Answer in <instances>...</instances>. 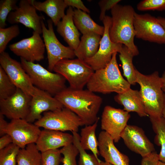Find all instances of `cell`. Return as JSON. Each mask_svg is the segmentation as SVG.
<instances>
[{
    "instance_id": "obj_1",
    "label": "cell",
    "mask_w": 165,
    "mask_h": 165,
    "mask_svg": "<svg viewBox=\"0 0 165 165\" xmlns=\"http://www.w3.org/2000/svg\"><path fill=\"white\" fill-rule=\"evenodd\" d=\"M64 106L75 113L83 125L94 123L99 120L98 112L102 99L88 89H75L66 87L54 96Z\"/></svg>"
},
{
    "instance_id": "obj_2",
    "label": "cell",
    "mask_w": 165,
    "mask_h": 165,
    "mask_svg": "<svg viewBox=\"0 0 165 165\" xmlns=\"http://www.w3.org/2000/svg\"><path fill=\"white\" fill-rule=\"evenodd\" d=\"M112 24L109 30V36L114 43H121L127 47L134 56L139 52L134 44L135 32L134 20L135 12L130 5L118 4L111 9Z\"/></svg>"
},
{
    "instance_id": "obj_3",
    "label": "cell",
    "mask_w": 165,
    "mask_h": 165,
    "mask_svg": "<svg viewBox=\"0 0 165 165\" xmlns=\"http://www.w3.org/2000/svg\"><path fill=\"white\" fill-rule=\"evenodd\" d=\"M114 53L109 63L104 68L94 71L86 85L87 89L94 93L103 94L123 93L130 88V84L122 76Z\"/></svg>"
},
{
    "instance_id": "obj_4",
    "label": "cell",
    "mask_w": 165,
    "mask_h": 165,
    "mask_svg": "<svg viewBox=\"0 0 165 165\" xmlns=\"http://www.w3.org/2000/svg\"><path fill=\"white\" fill-rule=\"evenodd\" d=\"M135 73L136 82L140 86L139 91L146 112L149 117L162 116L165 95L159 72L155 71L150 75H145L136 69Z\"/></svg>"
},
{
    "instance_id": "obj_5",
    "label": "cell",
    "mask_w": 165,
    "mask_h": 165,
    "mask_svg": "<svg viewBox=\"0 0 165 165\" xmlns=\"http://www.w3.org/2000/svg\"><path fill=\"white\" fill-rule=\"evenodd\" d=\"M20 58L23 68L35 86L54 97L67 87L66 80L61 75L51 72L39 64Z\"/></svg>"
},
{
    "instance_id": "obj_6",
    "label": "cell",
    "mask_w": 165,
    "mask_h": 165,
    "mask_svg": "<svg viewBox=\"0 0 165 165\" xmlns=\"http://www.w3.org/2000/svg\"><path fill=\"white\" fill-rule=\"evenodd\" d=\"M53 71L63 76L68 81L69 87L75 89H83L94 72L84 60L78 58L60 61Z\"/></svg>"
},
{
    "instance_id": "obj_7",
    "label": "cell",
    "mask_w": 165,
    "mask_h": 165,
    "mask_svg": "<svg viewBox=\"0 0 165 165\" xmlns=\"http://www.w3.org/2000/svg\"><path fill=\"white\" fill-rule=\"evenodd\" d=\"M34 124L39 127L64 132H77L79 127L83 124L79 117L69 109L63 108L43 113Z\"/></svg>"
},
{
    "instance_id": "obj_8",
    "label": "cell",
    "mask_w": 165,
    "mask_h": 165,
    "mask_svg": "<svg viewBox=\"0 0 165 165\" xmlns=\"http://www.w3.org/2000/svg\"><path fill=\"white\" fill-rule=\"evenodd\" d=\"M47 22V28L43 20L42 21V34L47 52L48 70L51 72L60 61L64 59H73L75 56L73 49L65 46L58 40L54 32L51 20L49 19Z\"/></svg>"
},
{
    "instance_id": "obj_9",
    "label": "cell",
    "mask_w": 165,
    "mask_h": 165,
    "mask_svg": "<svg viewBox=\"0 0 165 165\" xmlns=\"http://www.w3.org/2000/svg\"><path fill=\"white\" fill-rule=\"evenodd\" d=\"M134 25L137 38L159 44H165V29L157 18L148 13H135Z\"/></svg>"
},
{
    "instance_id": "obj_10",
    "label": "cell",
    "mask_w": 165,
    "mask_h": 165,
    "mask_svg": "<svg viewBox=\"0 0 165 165\" xmlns=\"http://www.w3.org/2000/svg\"><path fill=\"white\" fill-rule=\"evenodd\" d=\"M102 22L104 32L98 50L93 57L84 60L94 71L105 68L111 61L113 54L119 53L123 46L121 43L113 42L110 39L109 30L112 24L111 17L106 15Z\"/></svg>"
},
{
    "instance_id": "obj_11",
    "label": "cell",
    "mask_w": 165,
    "mask_h": 165,
    "mask_svg": "<svg viewBox=\"0 0 165 165\" xmlns=\"http://www.w3.org/2000/svg\"><path fill=\"white\" fill-rule=\"evenodd\" d=\"M0 64L16 88L29 95L31 96L33 95L35 86L32 84L21 63L13 59L8 53L4 52L0 54Z\"/></svg>"
},
{
    "instance_id": "obj_12",
    "label": "cell",
    "mask_w": 165,
    "mask_h": 165,
    "mask_svg": "<svg viewBox=\"0 0 165 165\" xmlns=\"http://www.w3.org/2000/svg\"><path fill=\"white\" fill-rule=\"evenodd\" d=\"M40 35L33 31L31 37L10 45L9 48L16 55L27 61H40L44 59L46 48Z\"/></svg>"
},
{
    "instance_id": "obj_13",
    "label": "cell",
    "mask_w": 165,
    "mask_h": 165,
    "mask_svg": "<svg viewBox=\"0 0 165 165\" xmlns=\"http://www.w3.org/2000/svg\"><path fill=\"white\" fill-rule=\"evenodd\" d=\"M130 117L129 113L123 109L107 105L101 116V129L111 137L114 142H118Z\"/></svg>"
},
{
    "instance_id": "obj_14",
    "label": "cell",
    "mask_w": 165,
    "mask_h": 165,
    "mask_svg": "<svg viewBox=\"0 0 165 165\" xmlns=\"http://www.w3.org/2000/svg\"><path fill=\"white\" fill-rule=\"evenodd\" d=\"M41 131L35 124L24 119H17L11 120L9 123L6 134L10 135L13 143L21 149L28 144L35 143Z\"/></svg>"
},
{
    "instance_id": "obj_15",
    "label": "cell",
    "mask_w": 165,
    "mask_h": 165,
    "mask_svg": "<svg viewBox=\"0 0 165 165\" xmlns=\"http://www.w3.org/2000/svg\"><path fill=\"white\" fill-rule=\"evenodd\" d=\"M31 96L17 88L9 97L0 100V114L10 119H25L29 113Z\"/></svg>"
},
{
    "instance_id": "obj_16",
    "label": "cell",
    "mask_w": 165,
    "mask_h": 165,
    "mask_svg": "<svg viewBox=\"0 0 165 165\" xmlns=\"http://www.w3.org/2000/svg\"><path fill=\"white\" fill-rule=\"evenodd\" d=\"M30 0H21L17 8L9 13L7 21L13 25L22 24L41 34L42 32V21L44 17L39 15Z\"/></svg>"
},
{
    "instance_id": "obj_17",
    "label": "cell",
    "mask_w": 165,
    "mask_h": 165,
    "mask_svg": "<svg viewBox=\"0 0 165 165\" xmlns=\"http://www.w3.org/2000/svg\"><path fill=\"white\" fill-rule=\"evenodd\" d=\"M127 147L142 157L155 151L153 144L145 135L141 128L127 125L120 135Z\"/></svg>"
},
{
    "instance_id": "obj_18",
    "label": "cell",
    "mask_w": 165,
    "mask_h": 165,
    "mask_svg": "<svg viewBox=\"0 0 165 165\" xmlns=\"http://www.w3.org/2000/svg\"><path fill=\"white\" fill-rule=\"evenodd\" d=\"M64 107L54 97L35 87L34 93L31 96L29 113L25 120L32 123L41 119L42 113Z\"/></svg>"
},
{
    "instance_id": "obj_19",
    "label": "cell",
    "mask_w": 165,
    "mask_h": 165,
    "mask_svg": "<svg viewBox=\"0 0 165 165\" xmlns=\"http://www.w3.org/2000/svg\"><path fill=\"white\" fill-rule=\"evenodd\" d=\"M72 134L63 132L44 129L41 131L35 144L41 152L57 149L73 143Z\"/></svg>"
},
{
    "instance_id": "obj_20",
    "label": "cell",
    "mask_w": 165,
    "mask_h": 165,
    "mask_svg": "<svg viewBox=\"0 0 165 165\" xmlns=\"http://www.w3.org/2000/svg\"><path fill=\"white\" fill-rule=\"evenodd\" d=\"M98 141L99 154L105 162L112 165H129V157L118 149L113 139L106 132L100 133Z\"/></svg>"
},
{
    "instance_id": "obj_21",
    "label": "cell",
    "mask_w": 165,
    "mask_h": 165,
    "mask_svg": "<svg viewBox=\"0 0 165 165\" xmlns=\"http://www.w3.org/2000/svg\"><path fill=\"white\" fill-rule=\"evenodd\" d=\"M74 10L69 7L66 14L57 24V31L63 38L69 46L75 50L79 46L80 40V34L75 26L73 19Z\"/></svg>"
},
{
    "instance_id": "obj_22",
    "label": "cell",
    "mask_w": 165,
    "mask_h": 165,
    "mask_svg": "<svg viewBox=\"0 0 165 165\" xmlns=\"http://www.w3.org/2000/svg\"><path fill=\"white\" fill-rule=\"evenodd\" d=\"M114 99L128 112H136L141 117L149 116L145 112L139 91L130 88L123 93L117 94Z\"/></svg>"
},
{
    "instance_id": "obj_23",
    "label": "cell",
    "mask_w": 165,
    "mask_h": 165,
    "mask_svg": "<svg viewBox=\"0 0 165 165\" xmlns=\"http://www.w3.org/2000/svg\"><path fill=\"white\" fill-rule=\"evenodd\" d=\"M37 10L43 12L56 26L65 15L64 10L68 7L63 0H46L43 2L30 0Z\"/></svg>"
},
{
    "instance_id": "obj_24",
    "label": "cell",
    "mask_w": 165,
    "mask_h": 165,
    "mask_svg": "<svg viewBox=\"0 0 165 165\" xmlns=\"http://www.w3.org/2000/svg\"><path fill=\"white\" fill-rule=\"evenodd\" d=\"M101 36L92 33L83 35L79 46L74 50L75 56L84 61L93 57L98 50Z\"/></svg>"
},
{
    "instance_id": "obj_25",
    "label": "cell",
    "mask_w": 165,
    "mask_h": 165,
    "mask_svg": "<svg viewBox=\"0 0 165 165\" xmlns=\"http://www.w3.org/2000/svg\"><path fill=\"white\" fill-rule=\"evenodd\" d=\"M73 19L76 27L82 35L92 33L103 35L104 26L95 23L86 13L75 9L74 10Z\"/></svg>"
},
{
    "instance_id": "obj_26",
    "label": "cell",
    "mask_w": 165,
    "mask_h": 165,
    "mask_svg": "<svg viewBox=\"0 0 165 165\" xmlns=\"http://www.w3.org/2000/svg\"><path fill=\"white\" fill-rule=\"evenodd\" d=\"M98 120L92 125L85 126L81 129L79 139L82 147L85 150H90L97 159L100 154L95 132Z\"/></svg>"
},
{
    "instance_id": "obj_27",
    "label": "cell",
    "mask_w": 165,
    "mask_h": 165,
    "mask_svg": "<svg viewBox=\"0 0 165 165\" xmlns=\"http://www.w3.org/2000/svg\"><path fill=\"white\" fill-rule=\"evenodd\" d=\"M35 143L20 149L16 157L17 165H42L41 153Z\"/></svg>"
},
{
    "instance_id": "obj_28",
    "label": "cell",
    "mask_w": 165,
    "mask_h": 165,
    "mask_svg": "<svg viewBox=\"0 0 165 165\" xmlns=\"http://www.w3.org/2000/svg\"><path fill=\"white\" fill-rule=\"evenodd\" d=\"M149 118L153 130L156 134L154 142L158 146H161L158 154L159 160L165 163V119L163 116Z\"/></svg>"
},
{
    "instance_id": "obj_29",
    "label": "cell",
    "mask_w": 165,
    "mask_h": 165,
    "mask_svg": "<svg viewBox=\"0 0 165 165\" xmlns=\"http://www.w3.org/2000/svg\"><path fill=\"white\" fill-rule=\"evenodd\" d=\"M119 53V58L122 64L124 75L130 85H135L137 83L136 68L133 63V54L125 46H123Z\"/></svg>"
},
{
    "instance_id": "obj_30",
    "label": "cell",
    "mask_w": 165,
    "mask_h": 165,
    "mask_svg": "<svg viewBox=\"0 0 165 165\" xmlns=\"http://www.w3.org/2000/svg\"><path fill=\"white\" fill-rule=\"evenodd\" d=\"M73 137V144L78 149L79 157L78 165H100L101 160L93 154L87 153L81 145L80 135L76 132H72Z\"/></svg>"
},
{
    "instance_id": "obj_31",
    "label": "cell",
    "mask_w": 165,
    "mask_h": 165,
    "mask_svg": "<svg viewBox=\"0 0 165 165\" xmlns=\"http://www.w3.org/2000/svg\"><path fill=\"white\" fill-rule=\"evenodd\" d=\"M20 148L13 143L0 150V165H17Z\"/></svg>"
},
{
    "instance_id": "obj_32",
    "label": "cell",
    "mask_w": 165,
    "mask_h": 165,
    "mask_svg": "<svg viewBox=\"0 0 165 165\" xmlns=\"http://www.w3.org/2000/svg\"><path fill=\"white\" fill-rule=\"evenodd\" d=\"M16 89L5 71L0 66V100L5 99L12 95Z\"/></svg>"
},
{
    "instance_id": "obj_33",
    "label": "cell",
    "mask_w": 165,
    "mask_h": 165,
    "mask_svg": "<svg viewBox=\"0 0 165 165\" xmlns=\"http://www.w3.org/2000/svg\"><path fill=\"white\" fill-rule=\"evenodd\" d=\"M20 33L19 27L17 24L7 28H0V53L5 52L9 42Z\"/></svg>"
},
{
    "instance_id": "obj_34",
    "label": "cell",
    "mask_w": 165,
    "mask_h": 165,
    "mask_svg": "<svg viewBox=\"0 0 165 165\" xmlns=\"http://www.w3.org/2000/svg\"><path fill=\"white\" fill-rule=\"evenodd\" d=\"M17 0H1L0 1V28L7 25L6 21L9 13L17 7Z\"/></svg>"
},
{
    "instance_id": "obj_35",
    "label": "cell",
    "mask_w": 165,
    "mask_h": 165,
    "mask_svg": "<svg viewBox=\"0 0 165 165\" xmlns=\"http://www.w3.org/2000/svg\"><path fill=\"white\" fill-rule=\"evenodd\" d=\"M60 150L64 156L62 161L63 165H78L76 157L79 151L73 143L64 146Z\"/></svg>"
},
{
    "instance_id": "obj_36",
    "label": "cell",
    "mask_w": 165,
    "mask_h": 165,
    "mask_svg": "<svg viewBox=\"0 0 165 165\" xmlns=\"http://www.w3.org/2000/svg\"><path fill=\"white\" fill-rule=\"evenodd\" d=\"M42 165H60L62 158L60 150H51L41 152Z\"/></svg>"
},
{
    "instance_id": "obj_37",
    "label": "cell",
    "mask_w": 165,
    "mask_h": 165,
    "mask_svg": "<svg viewBox=\"0 0 165 165\" xmlns=\"http://www.w3.org/2000/svg\"><path fill=\"white\" fill-rule=\"evenodd\" d=\"M138 10L146 11H165V0H143L137 6Z\"/></svg>"
},
{
    "instance_id": "obj_38",
    "label": "cell",
    "mask_w": 165,
    "mask_h": 165,
    "mask_svg": "<svg viewBox=\"0 0 165 165\" xmlns=\"http://www.w3.org/2000/svg\"><path fill=\"white\" fill-rule=\"evenodd\" d=\"M120 0H101L98 3L101 10L99 19L102 21L105 16L106 11L111 9L120 2Z\"/></svg>"
},
{
    "instance_id": "obj_39",
    "label": "cell",
    "mask_w": 165,
    "mask_h": 165,
    "mask_svg": "<svg viewBox=\"0 0 165 165\" xmlns=\"http://www.w3.org/2000/svg\"><path fill=\"white\" fill-rule=\"evenodd\" d=\"M159 161L158 154L155 151L142 157L141 165H157Z\"/></svg>"
},
{
    "instance_id": "obj_40",
    "label": "cell",
    "mask_w": 165,
    "mask_h": 165,
    "mask_svg": "<svg viewBox=\"0 0 165 165\" xmlns=\"http://www.w3.org/2000/svg\"><path fill=\"white\" fill-rule=\"evenodd\" d=\"M68 6L75 7L86 13H90V11L84 5L81 0H64Z\"/></svg>"
},
{
    "instance_id": "obj_41",
    "label": "cell",
    "mask_w": 165,
    "mask_h": 165,
    "mask_svg": "<svg viewBox=\"0 0 165 165\" xmlns=\"http://www.w3.org/2000/svg\"><path fill=\"white\" fill-rule=\"evenodd\" d=\"M13 142L12 138L9 134H6L1 136L0 138V150Z\"/></svg>"
},
{
    "instance_id": "obj_42",
    "label": "cell",
    "mask_w": 165,
    "mask_h": 165,
    "mask_svg": "<svg viewBox=\"0 0 165 165\" xmlns=\"http://www.w3.org/2000/svg\"><path fill=\"white\" fill-rule=\"evenodd\" d=\"M4 116L0 114V136L1 137L6 134V131L8 123L4 119Z\"/></svg>"
},
{
    "instance_id": "obj_43",
    "label": "cell",
    "mask_w": 165,
    "mask_h": 165,
    "mask_svg": "<svg viewBox=\"0 0 165 165\" xmlns=\"http://www.w3.org/2000/svg\"><path fill=\"white\" fill-rule=\"evenodd\" d=\"M160 23L165 29V18L160 16L157 17Z\"/></svg>"
},
{
    "instance_id": "obj_44",
    "label": "cell",
    "mask_w": 165,
    "mask_h": 165,
    "mask_svg": "<svg viewBox=\"0 0 165 165\" xmlns=\"http://www.w3.org/2000/svg\"><path fill=\"white\" fill-rule=\"evenodd\" d=\"M161 78L162 83V88H165V71L163 72Z\"/></svg>"
},
{
    "instance_id": "obj_45",
    "label": "cell",
    "mask_w": 165,
    "mask_h": 165,
    "mask_svg": "<svg viewBox=\"0 0 165 165\" xmlns=\"http://www.w3.org/2000/svg\"><path fill=\"white\" fill-rule=\"evenodd\" d=\"M100 165H112L110 163H108L105 162H104L103 161H101L100 163Z\"/></svg>"
},
{
    "instance_id": "obj_46",
    "label": "cell",
    "mask_w": 165,
    "mask_h": 165,
    "mask_svg": "<svg viewBox=\"0 0 165 165\" xmlns=\"http://www.w3.org/2000/svg\"><path fill=\"white\" fill-rule=\"evenodd\" d=\"M162 116L165 119V103L164 106V107L163 110V112H162Z\"/></svg>"
},
{
    "instance_id": "obj_47",
    "label": "cell",
    "mask_w": 165,
    "mask_h": 165,
    "mask_svg": "<svg viewBox=\"0 0 165 165\" xmlns=\"http://www.w3.org/2000/svg\"><path fill=\"white\" fill-rule=\"evenodd\" d=\"M157 165H165V163L159 161Z\"/></svg>"
},
{
    "instance_id": "obj_48",
    "label": "cell",
    "mask_w": 165,
    "mask_h": 165,
    "mask_svg": "<svg viewBox=\"0 0 165 165\" xmlns=\"http://www.w3.org/2000/svg\"><path fill=\"white\" fill-rule=\"evenodd\" d=\"M163 90L165 95V88H162Z\"/></svg>"
}]
</instances>
